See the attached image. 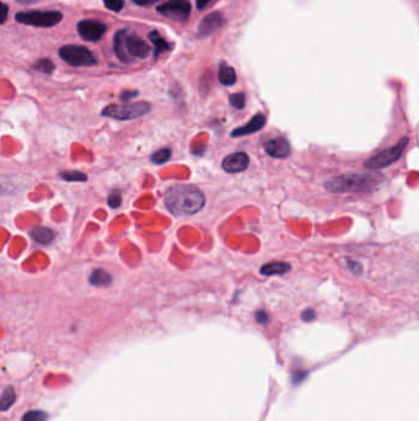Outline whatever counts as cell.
Returning <instances> with one entry per match:
<instances>
[{"instance_id": "6da1fadb", "label": "cell", "mask_w": 419, "mask_h": 421, "mask_svg": "<svg viewBox=\"0 0 419 421\" xmlns=\"http://www.w3.org/2000/svg\"><path fill=\"white\" fill-rule=\"evenodd\" d=\"M164 203L175 216H191L205 207V197L197 186L179 184L167 189Z\"/></svg>"}, {"instance_id": "7a4b0ae2", "label": "cell", "mask_w": 419, "mask_h": 421, "mask_svg": "<svg viewBox=\"0 0 419 421\" xmlns=\"http://www.w3.org/2000/svg\"><path fill=\"white\" fill-rule=\"evenodd\" d=\"M385 181L384 176L379 173H365V174H345L336 176L324 184L326 190L334 194L345 192H371L379 187Z\"/></svg>"}, {"instance_id": "3957f363", "label": "cell", "mask_w": 419, "mask_h": 421, "mask_svg": "<svg viewBox=\"0 0 419 421\" xmlns=\"http://www.w3.org/2000/svg\"><path fill=\"white\" fill-rule=\"evenodd\" d=\"M114 48L117 58L125 65L135 60H145L150 55L149 45L128 30H121L116 34Z\"/></svg>"}, {"instance_id": "277c9868", "label": "cell", "mask_w": 419, "mask_h": 421, "mask_svg": "<svg viewBox=\"0 0 419 421\" xmlns=\"http://www.w3.org/2000/svg\"><path fill=\"white\" fill-rule=\"evenodd\" d=\"M151 110V105L146 101H139L135 104H122V105H109L101 112V115L115 120L128 121L139 119Z\"/></svg>"}, {"instance_id": "5b68a950", "label": "cell", "mask_w": 419, "mask_h": 421, "mask_svg": "<svg viewBox=\"0 0 419 421\" xmlns=\"http://www.w3.org/2000/svg\"><path fill=\"white\" fill-rule=\"evenodd\" d=\"M408 137H404L394 147L386 148L384 151L376 153L375 156H370L369 159L364 163L365 168L369 171H378V169H383V168L394 164L404 154V149H406V147L408 146Z\"/></svg>"}, {"instance_id": "8992f818", "label": "cell", "mask_w": 419, "mask_h": 421, "mask_svg": "<svg viewBox=\"0 0 419 421\" xmlns=\"http://www.w3.org/2000/svg\"><path fill=\"white\" fill-rule=\"evenodd\" d=\"M62 60L74 67H90L97 63L95 55L84 46L67 45L60 50Z\"/></svg>"}, {"instance_id": "52a82bcc", "label": "cell", "mask_w": 419, "mask_h": 421, "mask_svg": "<svg viewBox=\"0 0 419 421\" xmlns=\"http://www.w3.org/2000/svg\"><path fill=\"white\" fill-rule=\"evenodd\" d=\"M15 19L18 22L25 25L52 27L60 24L62 14L60 11H27V13L16 14Z\"/></svg>"}, {"instance_id": "ba28073f", "label": "cell", "mask_w": 419, "mask_h": 421, "mask_svg": "<svg viewBox=\"0 0 419 421\" xmlns=\"http://www.w3.org/2000/svg\"><path fill=\"white\" fill-rule=\"evenodd\" d=\"M192 6L188 0H167L158 6L161 15L171 20L186 21L191 15Z\"/></svg>"}, {"instance_id": "9c48e42d", "label": "cell", "mask_w": 419, "mask_h": 421, "mask_svg": "<svg viewBox=\"0 0 419 421\" xmlns=\"http://www.w3.org/2000/svg\"><path fill=\"white\" fill-rule=\"evenodd\" d=\"M106 30L107 27L105 24H102L100 21L83 20L78 24V32L81 36V39L90 42L101 40L102 36L105 35Z\"/></svg>"}, {"instance_id": "30bf717a", "label": "cell", "mask_w": 419, "mask_h": 421, "mask_svg": "<svg viewBox=\"0 0 419 421\" xmlns=\"http://www.w3.org/2000/svg\"><path fill=\"white\" fill-rule=\"evenodd\" d=\"M249 158L244 152H236L225 156L221 163V168L229 174H238L249 168Z\"/></svg>"}, {"instance_id": "8fae6325", "label": "cell", "mask_w": 419, "mask_h": 421, "mask_svg": "<svg viewBox=\"0 0 419 421\" xmlns=\"http://www.w3.org/2000/svg\"><path fill=\"white\" fill-rule=\"evenodd\" d=\"M263 148L268 156L277 158V159L288 158L291 152L288 140L284 138H275V140H268V142H266Z\"/></svg>"}, {"instance_id": "7c38bea8", "label": "cell", "mask_w": 419, "mask_h": 421, "mask_svg": "<svg viewBox=\"0 0 419 421\" xmlns=\"http://www.w3.org/2000/svg\"><path fill=\"white\" fill-rule=\"evenodd\" d=\"M224 25V18L220 13H210L203 18L198 26V35L200 37L210 36Z\"/></svg>"}, {"instance_id": "4fadbf2b", "label": "cell", "mask_w": 419, "mask_h": 421, "mask_svg": "<svg viewBox=\"0 0 419 421\" xmlns=\"http://www.w3.org/2000/svg\"><path fill=\"white\" fill-rule=\"evenodd\" d=\"M266 125V116L262 114H257L249 120L247 125L239 127L231 132V137H242V135H252L259 131L262 130Z\"/></svg>"}, {"instance_id": "5bb4252c", "label": "cell", "mask_w": 419, "mask_h": 421, "mask_svg": "<svg viewBox=\"0 0 419 421\" xmlns=\"http://www.w3.org/2000/svg\"><path fill=\"white\" fill-rule=\"evenodd\" d=\"M291 270V265L288 262H270L266 265L261 266V275L275 276L284 275Z\"/></svg>"}, {"instance_id": "9a60e30c", "label": "cell", "mask_w": 419, "mask_h": 421, "mask_svg": "<svg viewBox=\"0 0 419 421\" xmlns=\"http://www.w3.org/2000/svg\"><path fill=\"white\" fill-rule=\"evenodd\" d=\"M31 236L36 243L42 244V246H47V244H50L52 241H55V232L50 229V228H46V227H37L34 231L31 232Z\"/></svg>"}, {"instance_id": "2e32d148", "label": "cell", "mask_w": 419, "mask_h": 421, "mask_svg": "<svg viewBox=\"0 0 419 421\" xmlns=\"http://www.w3.org/2000/svg\"><path fill=\"white\" fill-rule=\"evenodd\" d=\"M89 282L92 286H109L112 282V276H111L110 272H107L104 269H96V270L92 271V274L89 277Z\"/></svg>"}, {"instance_id": "e0dca14e", "label": "cell", "mask_w": 419, "mask_h": 421, "mask_svg": "<svg viewBox=\"0 0 419 421\" xmlns=\"http://www.w3.org/2000/svg\"><path fill=\"white\" fill-rule=\"evenodd\" d=\"M236 81H238V76H236V72H235L234 68L226 65V63H221L219 68L220 84L225 86H234Z\"/></svg>"}, {"instance_id": "ac0fdd59", "label": "cell", "mask_w": 419, "mask_h": 421, "mask_svg": "<svg viewBox=\"0 0 419 421\" xmlns=\"http://www.w3.org/2000/svg\"><path fill=\"white\" fill-rule=\"evenodd\" d=\"M149 39L150 41L153 42V45H154L155 55H156V57H158L160 53L165 52V51L171 50L170 44L166 42L165 39L161 37V35H160L158 31H151V32H150Z\"/></svg>"}, {"instance_id": "d6986e66", "label": "cell", "mask_w": 419, "mask_h": 421, "mask_svg": "<svg viewBox=\"0 0 419 421\" xmlns=\"http://www.w3.org/2000/svg\"><path fill=\"white\" fill-rule=\"evenodd\" d=\"M16 401L14 387H6L3 396H0V411H6Z\"/></svg>"}, {"instance_id": "ffe728a7", "label": "cell", "mask_w": 419, "mask_h": 421, "mask_svg": "<svg viewBox=\"0 0 419 421\" xmlns=\"http://www.w3.org/2000/svg\"><path fill=\"white\" fill-rule=\"evenodd\" d=\"M60 176L63 180L69 182H85L88 180V175L81 171H63L60 173Z\"/></svg>"}, {"instance_id": "44dd1931", "label": "cell", "mask_w": 419, "mask_h": 421, "mask_svg": "<svg viewBox=\"0 0 419 421\" xmlns=\"http://www.w3.org/2000/svg\"><path fill=\"white\" fill-rule=\"evenodd\" d=\"M171 154L172 153H171L170 148H161L159 151L155 152L154 154L151 156V161L155 164H164L170 159Z\"/></svg>"}, {"instance_id": "7402d4cb", "label": "cell", "mask_w": 419, "mask_h": 421, "mask_svg": "<svg viewBox=\"0 0 419 421\" xmlns=\"http://www.w3.org/2000/svg\"><path fill=\"white\" fill-rule=\"evenodd\" d=\"M48 419V414L42 410H31L27 411L22 421H47Z\"/></svg>"}, {"instance_id": "603a6c76", "label": "cell", "mask_w": 419, "mask_h": 421, "mask_svg": "<svg viewBox=\"0 0 419 421\" xmlns=\"http://www.w3.org/2000/svg\"><path fill=\"white\" fill-rule=\"evenodd\" d=\"M34 68L45 74H50L55 70V63L50 60H40L34 65Z\"/></svg>"}, {"instance_id": "cb8c5ba5", "label": "cell", "mask_w": 419, "mask_h": 421, "mask_svg": "<svg viewBox=\"0 0 419 421\" xmlns=\"http://www.w3.org/2000/svg\"><path fill=\"white\" fill-rule=\"evenodd\" d=\"M230 104L235 109H238V110H241V109H244L245 102H246V98H245L244 94L242 93H236V94H233V95H230L229 98Z\"/></svg>"}, {"instance_id": "d4e9b609", "label": "cell", "mask_w": 419, "mask_h": 421, "mask_svg": "<svg viewBox=\"0 0 419 421\" xmlns=\"http://www.w3.org/2000/svg\"><path fill=\"white\" fill-rule=\"evenodd\" d=\"M104 4H105L107 9L118 13V11L123 9V6H125V0H104Z\"/></svg>"}, {"instance_id": "484cf974", "label": "cell", "mask_w": 419, "mask_h": 421, "mask_svg": "<svg viewBox=\"0 0 419 421\" xmlns=\"http://www.w3.org/2000/svg\"><path fill=\"white\" fill-rule=\"evenodd\" d=\"M121 203H122V197H121L118 192H114V194H111V195L109 196V205H110L112 208H117Z\"/></svg>"}, {"instance_id": "4316f807", "label": "cell", "mask_w": 419, "mask_h": 421, "mask_svg": "<svg viewBox=\"0 0 419 421\" xmlns=\"http://www.w3.org/2000/svg\"><path fill=\"white\" fill-rule=\"evenodd\" d=\"M315 318H316V313L312 308H308L301 313V319L304 321H315Z\"/></svg>"}, {"instance_id": "83f0119b", "label": "cell", "mask_w": 419, "mask_h": 421, "mask_svg": "<svg viewBox=\"0 0 419 421\" xmlns=\"http://www.w3.org/2000/svg\"><path fill=\"white\" fill-rule=\"evenodd\" d=\"M256 321L260 324H267L270 321V316L265 311H259L256 313Z\"/></svg>"}, {"instance_id": "f1b7e54d", "label": "cell", "mask_w": 419, "mask_h": 421, "mask_svg": "<svg viewBox=\"0 0 419 421\" xmlns=\"http://www.w3.org/2000/svg\"><path fill=\"white\" fill-rule=\"evenodd\" d=\"M8 13H9L8 6H6L3 1H0V24L6 22V18H8Z\"/></svg>"}, {"instance_id": "f546056e", "label": "cell", "mask_w": 419, "mask_h": 421, "mask_svg": "<svg viewBox=\"0 0 419 421\" xmlns=\"http://www.w3.org/2000/svg\"><path fill=\"white\" fill-rule=\"evenodd\" d=\"M137 95H138V91H123V93L121 94V101L128 102L130 99H133V98H135Z\"/></svg>"}, {"instance_id": "4dcf8cb0", "label": "cell", "mask_w": 419, "mask_h": 421, "mask_svg": "<svg viewBox=\"0 0 419 421\" xmlns=\"http://www.w3.org/2000/svg\"><path fill=\"white\" fill-rule=\"evenodd\" d=\"M158 1H160V0H133V3H135L137 6H151V4L158 3Z\"/></svg>"}, {"instance_id": "1f68e13d", "label": "cell", "mask_w": 419, "mask_h": 421, "mask_svg": "<svg viewBox=\"0 0 419 421\" xmlns=\"http://www.w3.org/2000/svg\"><path fill=\"white\" fill-rule=\"evenodd\" d=\"M213 0H197V8L198 9H205V6H210Z\"/></svg>"}, {"instance_id": "d6a6232c", "label": "cell", "mask_w": 419, "mask_h": 421, "mask_svg": "<svg viewBox=\"0 0 419 421\" xmlns=\"http://www.w3.org/2000/svg\"><path fill=\"white\" fill-rule=\"evenodd\" d=\"M350 270L355 271V274H359V270L362 269L359 264H357V262H355V261H350Z\"/></svg>"}, {"instance_id": "836d02e7", "label": "cell", "mask_w": 419, "mask_h": 421, "mask_svg": "<svg viewBox=\"0 0 419 421\" xmlns=\"http://www.w3.org/2000/svg\"><path fill=\"white\" fill-rule=\"evenodd\" d=\"M16 1L24 4V6H31V4H35V3L40 1V0H16Z\"/></svg>"}]
</instances>
